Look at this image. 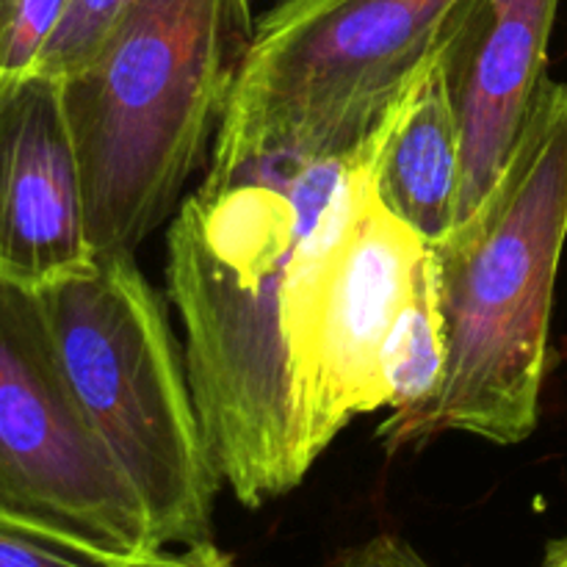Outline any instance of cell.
Listing matches in <instances>:
<instances>
[{"label": "cell", "mask_w": 567, "mask_h": 567, "mask_svg": "<svg viewBox=\"0 0 567 567\" xmlns=\"http://www.w3.org/2000/svg\"><path fill=\"white\" fill-rule=\"evenodd\" d=\"M382 131L332 158H210L169 227L188 385L221 482L249 509L302 485L321 457L313 402L332 255L374 192Z\"/></svg>", "instance_id": "6da1fadb"}, {"label": "cell", "mask_w": 567, "mask_h": 567, "mask_svg": "<svg viewBox=\"0 0 567 567\" xmlns=\"http://www.w3.org/2000/svg\"><path fill=\"white\" fill-rule=\"evenodd\" d=\"M567 244V83L543 81L487 197L430 247L446 371L413 415H391L388 452L465 432L496 446L532 437Z\"/></svg>", "instance_id": "7a4b0ae2"}, {"label": "cell", "mask_w": 567, "mask_h": 567, "mask_svg": "<svg viewBox=\"0 0 567 567\" xmlns=\"http://www.w3.org/2000/svg\"><path fill=\"white\" fill-rule=\"evenodd\" d=\"M252 37L249 0H133L61 78L94 255L136 252L175 210Z\"/></svg>", "instance_id": "3957f363"}, {"label": "cell", "mask_w": 567, "mask_h": 567, "mask_svg": "<svg viewBox=\"0 0 567 567\" xmlns=\"http://www.w3.org/2000/svg\"><path fill=\"white\" fill-rule=\"evenodd\" d=\"M66 382L131 480L161 548L210 540L221 474L188 374L133 252L33 291Z\"/></svg>", "instance_id": "277c9868"}, {"label": "cell", "mask_w": 567, "mask_h": 567, "mask_svg": "<svg viewBox=\"0 0 567 567\" xmlns=\"http://www.w3.org/2000/svg\"><path fill=\"white\" fill-rule=\"evenodd\" d=\"M474 0H275L210 158L349 155L441 59Z\"/></svg>", "instance_id": "5b68a950"}, {"label": "cell", "mask_w": 567, "mask_h": 567, "mask_svg": "<svg viewBox=\"0 0 567 567\" xmlns=\"http://www.w3.org/2000/svg\"><path fill=\"white\" fill-rule=\"evenodd\" d=\"M0 509L114 557L161 548L153 524L83 415L37 293L0 280Z\"/></svg>", "instance_id": "8992f818"}, {"label": "cell", "mask_w": 567, "mask_h": 567, "mask_svg": "<svg viewBox=\"0 0 567 567\" xmlns=\"http://www.w3.org/2000/svg\"><path fill=\"white\" fill-rule=\"evenodd\" d=\"M92 264L61 78L0 75V280L42 291Z\"/></svg>", "instance_id": "52a82bcc"}, {"label": "cell", "mask_w": 567, "mask_h": 567, "mask_svg": "<svg viewBox=\"0 0 567 567\" xmlns=\"http://www.w3.org/2000/svg\"><path fill=\"white\" fill-rule=\"evenodd\" d=\"M426 258L424 238L371 192L332 255L313 402L321 454L349 421L391 404L382 358Z\"/></svg>", "instance_id": "ba28073f"}, {"label": "cell", "mask_w": 567, "mask_h": 567, "mask_svg": "<svg viewBox=\"0 0 567 567\" xmlns=\"http://www.w3.org/2000/svg\"><path fill=\"white\" fill-rule=\"evenodd\" d=\"M557 9L559 0H474L443 48L463 133L460 219L487 197L524 131L546 81Z\"/></svg>", "instance_id": "9c48e42d"}, {"label": "cell", "mask_w": 567, "mask_h": 567, "mask_svg": "<svg viewBox=\"0 0 567 567\" xmlns=\"http://www.w3.org/2000/svg\"><path fill=\"white\" fill-rule=\"evenodd\" d=\"M374 194L426 247L454 230L463 203V133L441 59L396 105L377 150Z\"/></svg>", "instance_id": "30bf717a"}, {"label": "cell", "mask_w": 567, "mask_h": 567, "mask_svg": "<svg viewBox=\"0 0 567 567\" xmlns=\"http://www.w3.org/2000/svg\"><path fill=\"white\" fill-rule=\"evenodd\" d=\"M382 371L391 396L388 408H393V415L419 413L441 385L446 371V330L437 308L432 255L426 258L413 293L393 324Z\"/></svg>", "instance_id": "8fae6325"}, {"label": "cell", "mask_w": 567, "mask_h": 567, "mask_svg": "<svg viewBox=\"0 0 567 567\" xmlns=\"http://www.w3.org/2000/svg\"><path fill=\"white\" fill-rule=\"evenodd\" d=\"M120 557L0 509V567H114Z\"/></svg>", "instance_id": "7c38bea8"}, {"label": "cell", "mask_w": 567, "mask_h": 567, "mask_svg": "<svg viewBox=\"0 0 567 567\" xmlns=\"http://www.w3.org/2000/svg\"><path fill=\"white\" fill-rule=\"evenodd\" d=\"M70 0H0V75L42 66Z\"/></svg>", "instance_id": "4fadbf2b"}, {"label": "cell", "mask_w": 567, "mask_h": 567, "mask_svg": "<svg viewBox=\"0 0 567 567\" xmlns=\"http://www.w3.org/2000/svg\"><path fill=\"white\" fill-rule=\"evenodd\" d=\"M133 0H70L39 70L64 78L86 64Z\"/></svg>", "instance_id": "5bb4252c"}, {"label": "cell", "mask_w": 567, "mask_h": 567, "mask_svg": "<svg viewBox=\"0 0 567 567\" xmlns=\"http://www.w3.org/2000/svg\"><path fill=\"white\" fill-rule=\"evenodd\" d=\"M114 567H236V563L214 540H203L192 543V546L150 548L142 554H127V557L116 559Z\"/></svg>", "instance_id": "9a60e30c"}, {"label": "cell", "mask_w": 567, "mask_h": 567, "mask_svg": "<svg viewBox=\"0 0 567 567\" xmlns=\"http://www.w3.org/2000/svg\"><path fill=\"white\" fill-rule=\"evenodd\" d=\"M349 567H432L402 537L380 535L341 559Z\"/></svg>", "instance_id": "2e32d148"}, {"label": "cell", "mask_w": 567, "mask_h": 567, "mask_svg": "<svg viewBox=\"0 0 567 567\" xmlns=\"http://www.w3.org/2000/svg\"><path fill=\"white\" fill-rule=\"evenodd\" d=\"M338 567H349V565H343V563H338Z\"/></svg>", "instance_id": "e0dca14e"}]
</instances>
